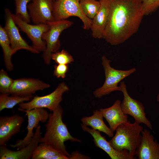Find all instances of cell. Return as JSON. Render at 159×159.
I'll list each match as a JSON object with an SVG mask.
<instances>
[{
    "label": "cell",
    "instance_id": "cell-1",
    "mask_svg": "<svg viewBox=\"0 0 159 159\" xmlns=\"http://www.w3.org/2000/svg\"><path fill=\"white\" fill-rule=\"evenodd\" d=\"M109 13L103 38L112 45L121 44L135 34L145 15L139 0H108Z\"/></svg>",
    "mask_w": 159,
    "mask_h": 159
},
{
    "label": "cell",
    "instance_id": "cell-2",
    "mask_svg": "<svg viewBox=\"0 0 159 159\" xmlns=\"http://www.w3.org/2000/svg\"><path fill=\"white\" fill-rule=\"evenodd\" d=\"M63 109L59 105L49 113L46 126V132L42 137L40 143L47 144L64 155L69 158V154L66 150L64 142L68 140L81 143L79 139L73 137L69 132L66 125L63 121Z\"/></svg>",
    "mask_w": 159,
    "mask_h": 159
},
{
    "label": "cell",
    "instance_id": "cell-3",
    "mask_svg": "<svg viewBox=\"0 0 159 159\" xmlns=\"http://www.w3.org/2000/svg\"><path fill=\"white\" fill-rule=\"evenodd\" d=\"M143 129L140 124L128 121L117 127L115 135L109 142L116 150H126L135 157L141 141V132Z\"/></svg>",
    "mask_w": 159,
    "mask_h": 159
},
{
    "label": "cell",
    "instance_id": "cell-4",
    "mask_svg": "<svg viewBox=\"0 0 159 159\" xmlns=\"http://www.w3.org/2000/svg\"><path fill=\"white\" fill-rule=\"evenodd\" d=\"M102 64L104 69L105 80L103 85L95 90L93 95L97 98H100L115 91H121L119 83L124 78L134 73L135 68L127 70H118L112 67L111 60L105 56L101 58Z\"/></svg>",
    "mask_w": 159,
    "mask_h": 159
},
{
    "label": "cell",
    "instance_id": "cell-5",
    "mask_svg": "<svg viewBox=\"0 0 159 159\" xmlns=\"http://www.w3.org/2000/svg\"><path fill=\"white\" fill-rule=\"evenodd\" d=\"M69 90L67 85L64 82H61L50 93L43 96L36 95L29 101L19 103L18 110L21 111L42 108H47L52 112L60 105L63 99V94Z\"/></svg>",
    "mask_w": 159,
    "mask_h": 159
},
{
    "label": "cell",
    "instance_id": "cell-6",
    "mask_svg": "<svg viewBox=\"0 0 159 159\" xmlns=\"http://www.w3.org/2000/svg\"><path fill=\"white\" fill-rule=\"evenodd\" d=\"M72 21L62 19L49 22V29L42 35V39L46 43V48L43 52L42 57L45 63L49 64L51 54L59 49L60 47L59 37L62 32L70 27L72 24Z\"/></svg>",
    "mask_w": 159,
    "mask_h": 159
},
{
    "label": "cell",
    "instance_id": "cell-7",
    "mask_svg": "<svg viewBox=\"0 0 159 159\" xmlns=\"http://www.w3.org/2000/svg\"><path fill=\"white\" fill-rule=\"evenodd\" d=\"M80 0H56L54 9L55 20L66 19L71 16H76L82 21L84 29H90L92 20L87 18L82 12L80 5Z\"/></svg>",
    "mask_w": 159,
    "mask_h": 159
},
{
    "label": "cell",
    "instance_id": "cell-8",
    "mask_svg": "<svg viewBox=\"0 0 159 159\" xmlns=\"http://www.w3.org/2000/svg\"><path fill=\"white\" fill-rule=\"evenodd\" d=\"M119 86L123 96L121 104L123 112L132 116L135 122L140 124L143 123L150 129L153 130L151 123L146 117L143 105L140 101L133 98L129 95L124 81H121Z\"/></svg>",
    "mask_w": 159,
    "mask_h": 159
},
{
    "label": "cell",
    "instance_id": "cell-9",
    "mask_svg": "<svg viewBox=\"0 0 159 159\" xmlns=\"http://www.w3.org/2000/svg\"><path fill=\"white\" fill-rule=\"evenodd\" d=\"M12 17L16 24L31 39L33 47L39 52H44L46 48V43L42 39V36L49 29V25L46 24H31L15 14H13Z\"/></svg>",
    "mask_w": 159,
    "mask_h": 159
},
{
    "label": "cell",
    "instance_id": "cell-10",
    "mask_svg": "<svg viewBox=\"0 0 159 159\" xmlns=\"http://www.w3.org/2000/svg\"><path fill=\"white\" fill-rule=\"evenodd\" d=\"M55 1L32 0L27 7L31 18L34 24H47L55 20L54 9Z\"/></svg>",
    "mask_w": 159,
    "mask_h": 159
},
{
    "label": "cell",
    "instance_id": "cell-11",
    "mask_svg": "<svg viewBox=\"0 0 159 159\" xmlns=\"http://www.w3.org/2000/svg\"><path fill=\"white\" fill-rule=\"evenodd\" d=\"M5 14V24L4 28L9 38L13 54L21 49H25L34 53H39V51L32 46L29 45L22 38L13 18V14L9 9L6 8Z\"/></svg>",
    "mask_w": 159,
    "mask_h": 159
},
{
    "label": "cell",
    "instance_id": "cell-12",
    "mask_svg": "<svg viewBox=\"0 0 159 159\" xmlns=\"http://www.w3.org/2000/svg\"><path fill=\"white\" fill-rule=\"evenodd\" d=\"M26 113L28 117L27 133L22 140H18L14 144L10 145L12 148H16L17 150L21 149L28 144L31 141L34 135L33 130L39 125L40 122H45L49 117V114L44 108H35L29 110L21 111Z\"/></svg>",
    "mask_w": 159,
    "mask_h": 159
},
{
    "label": "cell",
    "instance_id": "cell-13",
    "mask_svg": "<svg viewBox=\"0 0 159 159\" xmlns=\"http://www.w3.org/2000/svg\"><path fill=\"white\" fill-rule=\"evenodd\" d=\"M50 87L49 84L34 78H21L14 80L10 94L22 97H32L36 91Z\"/></svg>",
    "mask_w": 159,
    "mask_h": 159
},
{
    "label": "cell",
    "instance_id": "cell-14",
    "mask_svg": "<svg viewBox=\"0 0 159 159\" xmlns=\"http://www.w3.org/2000/svg\"><path fill=\"white\" fill-rule=\"evenodd\" d=\"M42 137L41 127L39 125L36 128L31 141L25 147L14 151L8 149L6 144L0 145V159H28L31 158Z\"/></svg>",
    "mask_w": 159,
    "mask_h": 159
},
{
    "label": "cell",
    "instance_id": "cell-15",
    "mask_svg": "<svg viewBox=\"0 0 159 159\" xmlns=\"http://www.w3.org/2000/svg\"><path fill=\"white\" fill-rule=\"evenodd\" d=\"M81 125L83 131L89 133L92 136L95 146L105 152L111 159L135 158L126 150L118 151L114 148L105 137L101 135L99 131L90 128L82 124Z\"/></svg>",
    "mask_w": 159,
    "mask_h": 159
},
{
    "label": "cell",
    "instance_id": "cell-16",
    "mask_svg": "<svg viewBox=\"0 0 159 159\" xmlns=\"http://www.w3.org/2000/svg\"><path fill=\"white\" fill-rule=\"evenodd\" d=\"M141 135L135 155L139 159H159V143L147 129H143Z\"/></svg>",
    "mask_w": 159,
    "mask_h": 159
},
{
    "label": "cell",
    "instance_id": "cell-17",
    "mask_svg": "<svg viewBox=\"0 0 159 159\" xmlns=\"http://www.w3.org/2000/svg\"><path fill=\"white\" fill-rule=\"evenodd\" d=\"M23 117L14 115L0 117V145L6 144L11 137L20 130Z\"/></svg>",
    "mask_w": 159,
    "mask_h": 159
},
{
    "label": "cell",
    "instance_id": "cell-18",
    "mask_svg": "<svg viewBox=\"0 0 159 159\" xmlns=\"http://www.w3.org/2000/svg\"><path fill=\"white\" fill-rule=\"evenodd\" d=\"M119 100L115 101L111 106L99 109L103 117L106 120L109 128L114 132L120 125L128 122V116L122 111Z\"/></svg>",
    "mask_w": 159,
    "mask_h": 159
},
{
    "label": "cell",
    "instance_id": "cell-19",
    "mask_svg": "<svg viewBox=\"0 0 159 159\" xmlns=\"http://www.w3.org/2000/svg\"><path fill=\"white\" fill-rule=\"evenodd\" d=\"M100 6L97 13L92 19L90 29L92 37L96 39L103 38L104 31L107 21L109 13L108 0H99Z\"/></svg>",
    "mask_w": 159,
    "mask_h": 159
},
{
    "label": "cell",
    "instance_id": "cell-20",
    "mask_svg": "<svg viewBox=\"0 0 159 159\" xmlns=\"http://www.w3.org/2000/svg\"><path fill=\"white\" fill-rule=\"evenodd\" d=\"M103 117L99 110L94 111L92 115L84 117L81 120L82 124L91 127L92 129L104 132L109 137H112L113 132L105 124L103 120Z\"/></svg>",
    "mask_w": 159,
    "mask_h": 159
},
{
    "label": "cell",
    "instance_id": "cell-21",
    "mask_svg": "<svg viewBox=\"0 0 159 159\" xmlns=\"http://www.w3.org/2000/svg\"><path fill=\"white\" fill-rule=\"evenodd\" d=\"M65 155L52 147L41 143L37 147L33 153L32 159H64Z\"/></svg>",
    "mask_w": 159,
    "mask_h": 159
},
{
    "label": "cell",
    "instance_id": "cell-22",
    "mask_svg": "<svg viewBox=\"0 0 159 159\" xmlns=\"http://www.w3.org/2000/svg\"><path fill=\"white\" fill-rule=\"evenodd\" d=\"M0 45L2 49L4 61L7 70L11 71L13 69V65L11 57L13 54L10 43L4 27L0 26Z\"/></svg>",
    "mask_w": 159,
    "mask_h": 159
},
{
    "label": "cell",
    "instance_id": "cell-23",
    "mask_svg": "<svg viewBox=\"0 0 159 159\" xmlns=\"http://www.w3.org/2000/svg\"><path fill=\"white\" fill-rule=\"evenodd\" d=\"M1 94L0 95V111L5 109H11L17 104L25 101H29L32 97H22L16 95Z\"/></svg>",
    "mask_w": 159,
    "mask_h": 159
},
{
    "label": "cell",
    "instance_id": "cell-24",
    "mask_svg": "<svg viewBox=\"0 0 159 159\" xmlns=\"http://www.w3.org/2000/svg\"><path fill=\"white\" fill-rule=\"evenodd\" d=\"M100 3L97 0H81L80 5L81 9L85 15L92 20L98 11Z\"/></svg>",
    "mask_w": 159,
    "mask_h": 159
},
{
    "label": "cell",
    "instance_id": "cell-25",
    "mask_svg": "<svg viewBox=\"0 0 159 159\" xmlns=\"http://www.w3.org/2000/svg\"><path fill=\"white\" fill-rule=\"evenodd\" d=\"M15 5V14L22 20L29 23L31 18L29 14L28 5L32 0H14Z\"/></svg>",
    "mask_w": 159,
    "mask_h": 159
},
{
    "label": "cell",
    "instance_id": "cell-26",
    "mask_svg": "<svg viewBox=\"0 0 159 159\" xmlns=\"http://www.w3.org/2000/svg\"><path fill=\"white\" fill-rule=\"evenodd\" d=\"M51 59L57 64H68L74 61L72 56L64 49L52 53L51 54Z\"/></svg>",
    "mask_w": 159,
    "mask_h": 159
},
{
    "label": "cell",
    "instance_id": "cell-27",
    "mask_svg": "<svg viewBox=\"0 0 159 159\" xmlns=\"http://www.w3.org/2000/svg\"><path fill=\"white\" fill-rule=\"evenodd\" d=\"M7 72L4 69L0 71V92L1 94H10V90L13 82Z\"/></svg>",
    "mask_w": 159,
    "mask_h": 159
},
{
    "label": "cell",
    "instance_id": "cell-28",
    "mask_svg": "<svg viewBox=\"0 0 159 159\" xmlns=\"http://www.w3.org/2000/svg\"><path fill=\"white\" fill-rule=\"evenodd\" d=\"M141 2L145 15L151 14L159 8V0H139Z\"/></svg>",
    "mask_w": 159,
    "mask_h": 159
},
{
    "label": "cell",
    "instance_id": "cell-29",
    "mask_svg": "<svg viewBox=\"0 0 159 159\" xmlns=\"http://www.w3.org/2000/svg\"><path fill=\"white\" fill-rule=\"evenodd\" d=\"M54 75L57 78H64L69 69L68 64H57L54 66Z\"/></svg>",
    "mask_w": 159,
    "mask_h": 159
},
{
    "label": "cell",
    "instance_id": "cell-30",
    "mask_svg": "<svg viewBox=\"0 0 159 159\" xmlns=\"http://www.w3.org/2000/svg\"><path fill=\"white\" fill-rule=\"evenodd\" d=\"M90 158L87 155H84L78 151L73 152L70 154L69 159H89Z\"/></svg>",
    "mask_w": 159,
    "mask_h": 159
},
{
    "label": "cell",
    "instance_id": "cell-31",
    "mask_svg": "<svg viewBox=\"0 0 159 159\" xmlns=\"http://www.w3.org/2000/svg\"><path fill=\"white\" fill-rule=\"evenodd\" d=\"M156 100L159 103V92L156 96Z\"/></svg>",
    "mask_w": 159,
    "mask_h": 159
}]
</instances>
